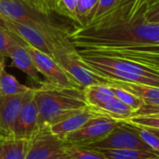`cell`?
<instances>
[{
	"label": "cell",
	"mask_w": 159,
	"mask_h": 159,
	"mask_svg": "<svg viewBox=\"0 0 159 159\" xmlns=\"http://www.w3.org/2000/svg\"><path fill=\"white\" fill-rule=\"evenodd\" d=\"M154 1L119 0L101 18L67 32V38L79 54L118 58L159 70V24L145 19Z\"/></svg>",
	"instance_id": "1"
},
{
	"label": "cell",
	"mask_w": 159,
	"mask_h": 159,
	"mask_svg": "<svg viewBox=\"0 0 159 159\" xmlns=\"http://www.w3.org/2000/svg\"><path fill=\"white\" fill-rule=\"evenodd\" d=\"M38 130L49 129L72 113L87 106L83 89L57 87L45 81L34 89Z\"/></svg>",
	"instance_id": "2"
},
{
	"label": "cell",
	"mask_w": 159,
	"mask_h": 159,
	"mask_svg": "<svg viewBox=\"0 0 159 159\" xmlns=\"http://www.w3.org/2000/svg\"><path fill=\"white\" fill-rule=\"evenodd\" d=\"M79 55L89 68L109 80L159 88V70L157 69L118 58L92 54Z\"/></svg>",
	"instance_id": "3"
},
{
	"label": "cell",
	"mask_w": 159,
	"mask_h": 159,
	"mask_svg": "<svg viewBox=\"0 0 159 159\" xmlns=\"http://www.w3.org/2000/svg\"><path fill=\"white\" fill-rule=\"evenodd\" d=\"M52 56L64 71L83 89L92 85L112 84L111 80L93 72L82 61L75 46L67 38V33L54 39Z\"/></svg>",
	"instance_id": "4"
},
{
	"label": "cell",
	"mask_w": 159,
	"mask_h": 159,
	"mask_svg": "<svg viewBox=\"0 0 159 159\" xmlns=\"http://www.w3.org/2000/svg\"><path fill=\"white\" fill-rule=\"evenodd\" d=\"M0 17L34 25L48 33L54 39L67 33L58 27L51 20L49 15L31 7L22 0H0Z\"/></svg>",
	"instance_id": "5"
},
{
	"label": "cell",
	"mask_w": 159,
	"mask_h": 159,
	"mask_svg": "<svg viewBox=\"0 0 159 159\" xmlns=\"http://www.w3.org/2000/svg\"><path fill=\"white\" fill-rule=\"evenodd\" d=\"M119 124L118 120L98 114L81 128L66 135L64 141L68 144L88 146L104 139Z\"/></svg>",
	"instance_id": "6"
},
{
	"label": "cell",
	"mask_w": 159,
	"mask_h": 159,
	"mask_svg": "<svg viewBox=\"0 0 159 159\" xmlns=\"http://www.w3.org/2000/svg\"><path fill=\"white\" fill-rule=\"evenodd\" d=\"M26 48L32 55L39 74L46 78L47 82L57 87L84 89L64 71L53 56L29 45H26Z\"/></svg>",
	"instance_id": "7"
},
{
	"label": "cell",
	"mask_w": 159,
	"mask_h": 159,
	"mask_svg": "<svg viewBox=\"0 0 159 159\" xmlns=\"http://www.w3.org/2000/svg\"><path fill=\"white\" fill-rule=\"evenodd\" d=\"M86 147L92 149H136L154 152L138 133L124 121H120V124L104 139Z\"/></svg>",
	"instance_id": "8"
},
{
	"label": "cell",
	"mask_w": 159,
	"mask_h": 159,
	"mask_svg": "<svg viewBox=\"0 0 159 159\" xmlns=\"http://www.w3.org/2000/svg\"><path fill=\"white\" fill-rule=\"evenodd\" d=\"M5 20L7 30L10 31L26 45L37 48L48 55L53 54L54 38L45 31L27 23Z\"/></svg>",
	"instance_id": "9"
},
{
	"label": "cell",
	"mask_w": 159,
	"mask_h": 159,
	"mask_svg": "<svg viewBox=\"0 0 159 159\" xmlns=\"http://www.w3.org/2000/svg\"><path fill=\"white\" fill-rule=\"evenodd\" d=\"M67 143L53 134L48 129L38 130L29 140L24 159H49L63 150Z\"/></svg>",
	"instance_id": "10"
},
{
	"label": "cell",
	"mask_w": 159,
	"mask_h": 159,
	"mask_svg": "<svg viewBox=\"0 0 159 159\" xmlns=\"http://www.w3.org/2000/svg\"><path fill=\"white\" fill-rule=\"evenodd\" d=\"M37 123L38 109L34 101V89H32L19 112L11 135L17 139L30 140L38 131Z\"/></svg>",
	"instance_id": "11"
},
{
	"label": "cell",
	"mask_w": 159,
	"mask_h": 159,
	"mask_svg": "<svg viewBox=\"0 0 159 159\" xmlns=\"http://www.w3.org/2000/svg\"><path fill=\"white\" fill-rule=\"evenodd\" d=\"M111 85H116L117 87H120L133 93L143 101V105L139 110L134 112L132 117L140 116H154L159 114L158 87L120 82V81H112Z\"/></svg>",
	"instance_id": "12"
},
{
	"label": "cell",
	"mask_w": 159,
	"mask_h": 159,
	"mask_svg": "<svg viewBox=\"0 0 159 159\" xmlns=\"http://www.w3.org/2000/svg\"><path fill=\"white\" fill-rule=\"evenodd\" d=\"M32 89L24 93L7 96L0 93V129L6 134H11L19 112Z\"/></svg>",
	"instance_id": "13"
},
{
	"label": "cell",
	"mask_w": 159,
	"mask_h": 159,
	"mask_svg": "<svg viewBox=\"0 0 159 159\" xmlns=\"http://www.w3.org/2000/svg\"><path fill=\"white\" fill-rule=\"evenodd\" d=\"M97 115V113H95L89 106L87 105L86 107L72 113L63 120L51 126L48 129L53 134L64 141L66 135L78 129L87 121H89L90 118L94 117Z\"/></svg>",
	"instance_id": "14"
},
{
	"label": "cell",
	"mask_w": 159,
	"mask_h": 159,
	"mask_svg": "<svg viewBox=\"0 0 159 159\" xmlns=\"http://www.w3.org/2000/svg\"><path fill=\"white\" fill-rule=\"evenodd\" d=\"M12 64L25 75H27L34 82L41 84L42 81L39 77V72L34 64L32 55L26 48V45L15 43L8 51L7 56Z\"/></svg>",
	"instance_id": "15"
},
{
	"label": "cell",
	"mask_w": 159,
	"mask_h": 159,
	"mask_svg": "<svg viewBox=\"0 0 159 159\" xmlns=\"http://www.w3.org/2000/svg\"><path fill=\"white\" fill-rule=\"evenodd\" d=\"M29 140L17 139L13 135L0 137V159H24Z\"/></svg>",
	"instance_id": "16"
},
{
	"label": "cell",
	"mask_w": 159,
	"mask_h": 159,
	"mask_svg": "<svg viewBox=\"0 0 159 159\" xmlns=\"http://www.w3.org/2000/svg\"><path fill=\"white\" fill-rule=\"evenodd\" d=\"M90 108L99 115L106 116L118 121L129 120L133 116L134 114V111L129 106H128L127 104H125L123 102H121L116 97L112 98L108 102L99 106L90 107Z\"/></svg>",
	"instance_id": "17"
},
{
	"label": "cell",
	"mask_w": 159,
	"mask_h": 159,
	"mask_svg": "<svg viewBox=\"0 0 159 159\" xmlns=\"http://www.w3.org/2000/svg\"><path fill=\"white\" fill-rule=\"evenodd\" d=\"M84 98L88 106H99L115 97L110 85H92L85 88Z\"/></svg>",
	"instance_id": "18"
},
{
	"label": "cell",
	"mask_w": 159,
	"mask_h": 159,
	"mask_svg": "<svg viewBox=\"0 0 159 159\" xmlns=\"http://www.w3.org/2000/svg\"><path fill=\"white\" fill-rule=\"evenodd\" d=\"M92 149V148H91ZM107 159H159V154L136 149H95Z\"/></svg>",
	"instance_id": "19"
},
{
	"label": "cell",
	"mask_w": 159,
	"mask_h": 159,
	"mask_svg": "<svg viewBox=\"0 0 159 159\" xmlns=\"http://www.w3.org/2000/svg\"><path fill=\"white\" fill-rule=\"evenodd\" d=\"M32 88L20 84L18 79L6 71V66L0 71V93L7 96L18 95L30 90Z\"/></svg>",
	"instance_id": "20"
},
{
	"label": "cell",
	"mask_w": 159,
	"mask_h": 159,
	"mask_svg": "<svg viewBox=\"0 0 159 159\" xmlns=\"http://www.w3.org/2000/svg\"><path fill=\"white\" fill-rule=\"evenodd\" d=\"M65 153L71 159H107L95 149L68 143L65 146Z\"/></svg>",
	"instance_id": "21"
},
{
	"label": "cell",
	"mask_w": 159,
	"mask_h": 159,
	"mask_svg": "<svg viewBox=\"0 0 159 159\" xmlns=\"http://www.w3.org/2000/svg\"><path fill=\"white\" fill-rule=\"evenodd\" d=\"M99 0H77V26H86L91 20Z\"/></svg>",
	"instance_id": "22"
},
{
	"label": "cell",
	"mask_w": 159,
	"mask_h": 159,
	"mask_svg": "<svg viewBox=\"0 0 159 159\" xmlns=\"http://www.w3.org/2000/svg\"><path fill=\"white\" fill-rule=\"evenodd\" d=\"M128 126H129L131 129H133L138 135L141 137V139L156 153L159 154V138L155 135L152 131H150L147 128L143 127V126H140L126 120H123Z\"/></svg>",
	"instance_id": "23"
},
{
	"label": "cell",
	"mask_w": 159,
	"mask_h": 159,
	"mask_svg": "<svg viewBox=\"0 0 159 159\" xmlns=\"http://www.w3.org/2000/svg\"><path fill=\"white\" fill-rule=\"evenodd\" d=\"M110 86L112 87L115 97L117 98L118 100H120L121 102H123L128 106H129L134 112L139 110L143 105V101L139 97L134 95L133 93H131L120 87H117L116 85H110Z\"/></svg>",
	"instance_id": "24"
},
{
	"label": "cell",
	"mask_w": 159,
	"mask_h": 159,
	"mask_svg": "<svg viewBox=\"0 0 159 159\" xmlns=\"http://www.w3.org/2000/svg\"><path fill=\"white\" fill-rule=\"evenodd\" d=\"M53 10L77 23V0H55Z\"/></svg>",
	"instance_id": "25"
},
{
	"label": "cell",
	"mask_w": 159,
	"mask_h": 159,
	"mask_svg": "<svg viewBox=\"0 0 159 159\" xmlns=\"http://www.w3.org/2000/svg\"><path fill=\"white\" fill-rule=\"evenodd\" d=\"M15 43H20L26 45L21 39H20L10 31L0 27V57L3 58L7 57L10 48Z\"/></svg>",
	"instance_id": "26"
},
{
	"label": "cell",
	"mask_w": 159,
	"mask_h": 159,
	"mask_svg": "<svg viewBox=\"0 0 159 159\" xmlns=\"http://www.w3.org/2000/svg\"><path fill=\"white\" fill-rule=\"evenodd\" d=\"M118 2H119V0H99V2L97 3V6L95 7L93 16H92L91 20H89V22L101 18L104 14L109 12Z\"/></svg>",
	"instance_id": "27"
},
{
	"label": "cell",
	"mask_w": 159,
	"mask_h": 159,
	"mask_svg": "<svg viewBox=\"0 0 159 159\" xmlns=\"http://www.w3.org/2000/svg\"><path fill=\"white\" fill-rule=\"evenodd\" d=\"M126 121H129V122H131V123H134V124H137L140 126L159 129V117H157V116H140L131 117Z\"/></svg>",
	"instance_id": "28"
},
{
	"label": "cell",
	"mask_w": 159,
	"mask_h": 159,
	"mask_svg": "<svg viewBox=\"0 0 159 159\" xmlns=\"http://www.w3.org/2000/svg\"><path fill=\"white\" fill-rule=\"evenodd\" d=\"M27 5H29L31 7L44 13L47 15H49L50 12L53 10L52 4L50 0H22Z\"/></svg>",
	"instance_id": "29"
},
{
	"label": "cell",
	"mask_w": 159,
	"mask_h": 159,
	"mask_svg": "<svg viewBox=\"0 0 159 159\" xmlns=\"http://www.w3.org/2000/svg\"><path fill=\"white\" fill-rule=\"evenodd\" d=\"M145 19L148 22L159 24V0H155L149 7Z\"/></svg>",
	"instance_id": "30"
},
{
	"label": "cell",
	"mask_w": 159,
	"mask_h": 159,
	"mask_svg": "<svg viewBox=\"0 0 159 159\" xmlns=\"http://www.w3.org/2000/svg\"><path fill=\"white\" fill-rule=\"evenodd\" d=\"M67 157V155L65 153V148L61 151H60L59 153L55 154L53 157H51L49 159H65Z\"/></svg>",
	"instance_id": "31"
},
{
	"label": "cell",
	"mask_w": 159,
	"mask_h": 159,
	"mask_svg": "<svg viewBox=\"0 0 159 159\" xmlns=\"http://www.w3.org/2000/svg\"><path fill=\"white\" fill-rule=\"evenodd\" d=\"M145 128H147V127H145ZM150 131H152L155 135H157V137L159 138V129H153V128H147Z\"/></svg>",
	"instance_id": "32"
},
{
	"label": "cell",
	"mask_w": 159,
	"mask_h": 159,
	"mask_svg": "<svg viewBox=\"0 0 159 159\" xmlns=\"http://www.w3.org/2000/svg\"><path fill=\"white\" fill-rule=\"evenodd\" d=\"M0 27L7 30V28H6V23H5V20H4L2 17H0Z\"/></svg>",
	"instance_id": "33"
},
{
	"label": "cell",
	"mask_w": 159,
	"mask_h": 159,
	"mask_svg": "<svg viewBox=\"0 0 159 159\" xmlns=\"http://www.w3.org/2000/svg\"><path fill=\"white\" fill-rule=\"evenodd\" d=\"M5 66H6L5 60H4L3 57H0V71H1V69H2L3 67H5Z\"/></svg>",
	"instance_id": "34"
},
{
	"label": "cell",
	"mask_w": 159,
	"mask_h": 159,
	"mask_svg": "<svg viewBox=\"0 0 159 159\" xmlns=\"http://www.w3.org/2000/svg\"><path fill=\"white\" fill-rule=\"evenodd\" d=\"M2 135H6V134H5V133H4V132L2 131V129H0V137H1Z\"/></svg>",
	"instance_id": "35"
},
{
	"label": "cell",
	"mask_w": 159,
	"mask_h": 159,
	"mask_svg": "<svg viewBox=\"0 0 159 159\" xmlns=\"http://www.w3.org/2000/svg\"><path fill=\"white\" fill-rule=\"evenodd\" d=\"M157 116V117H159V114H157V115H154V116Z\"/></svg>",
	"instance_id": "36"
},
{
	"label": "cell",
	"mask_w": 159,
	"mask_h": 159,
	"mask_svg": "<svg viewBox=\"0 0 159 159\" xmlns=\"http://www.w3.org/2000/svg\"><path fill=\"white\" fill-rule=\"evenodd\" d=\"M54 1H55V0H50V2H51V4H52V7H53V4H54Z\"/></svg>",
	"instance_id": "37"
},
{
	"label": "cell",
	"mask_w": 159,
	"mask_h": 159,
	"mask_svg": "<svg viewBox=\"0 0 159 159\" xmlns=\"http://www.w3.org/2000/svg\"><path fill=\"white\" fill-rule=\"evenodd\" d=\"M65 159H71V158H70V157H68V156H67V157H66Z\"/></svg>",
	"instance_id": "38"
},
{
	"label": "cell",
	"mask_w": 159,
	"mask_h": 159,
	"mask_svg": "<svg viewBox=\"0 0 159 159\" xmlns=\"http://www.w3.org/2000/svg\"><path fill=\"white\" fill-rule=\"evenodd\" d=\"M120 1H125V0H120Z\"/></svg>",
	"instance_id": "39"
}]
</instances>
